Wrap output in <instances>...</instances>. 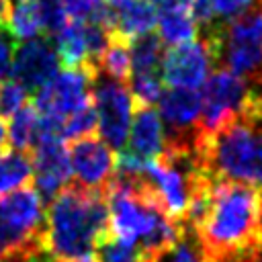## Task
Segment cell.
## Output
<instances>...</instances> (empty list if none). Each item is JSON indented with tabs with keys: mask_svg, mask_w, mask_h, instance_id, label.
<instances>
[{
	"mask_svg": "<svg viewBox=\"0 0 262 262\" xmlns=\"http://www.w3.org/2000/svg\"><path fill=\"white\" fill-rule=\"evenodd\" d=\"M211 262L262 244V190L237 182H213L211 203L196 229Z\"/></svg>",
	"mask_w": 262,
	"mask_h": 262,
	"instance_id": "obj_1",
	"label": "cell"
},
{
	"mask_svg": "<svg viewBox=\"0 0 262 262\" xmlns=\"http://www.w3.org/2000/svg\"><path fill=\"white\" fill-rule=\"evenodd\" d=\"M201 170L211 182L262 186V94L252 90L246 111L199 145Z\"/></svg>",
	"mask_w": 262,
	"mask_h": 262,
	"instance_id": "obj_2",
	"label": "cell"
},
{
	"mask_svg": "<svg viewBox=\"0 0 262 262\" xmlns=\"http://www.w3.org/2000/svg\"><path fill=\"white\" fill-rule=\"evenodd\" d=\"M111 233L108 205L102 192L68 184L49 203L45 215V246L61 262L90 256Z\"/></svg>",
	"mask_w": 262,
	"mask_h": 262,
	"instance_id": "obj_3",
	"label": "cell"
},
{
	"mask_svg": "<svg viewBox=\"0 0 262 262\" xmlns=\"http://www.w3.org/2000/svg\"><path fill=\"white\" fill-rule=\"evenodd\" d=\"M203 39L211 45L215 61L262 94V2L225 25L205 29Z\"/></svg>",
	"mask_w": 262,
	"mask_h": 262,
	"instance_id": "obj_4",
	"label": "cell"
},
{
	"mask_svg": "<svg viewBox=\"0 0 262 262\" xmlns=\"http://www.w3.org/2000/svg\"><path fill=\"white\" fill-rule=\"evenodd\" d=\"M37 244H45L43 201L27 184L0 196V256Z\"/></svg>",
	"mask_w": 262,
	"mask_h": 262,
	"instance_id": "obj_5",
	"label": "cell"
},
{
	"mask_svg": "<svg viewBox=\"0 0 262 262\" xmlns=\"http://www.w3.org/2000/svg\"><path fill=\"white\" fill-rule=\"evenodd\" d=\"M90 100L96 113V133L111 149H123L129 137L135 100L127 84L96 74Z\"/></svg>",
	"mask_w": 262,
	"mask_h": 262,
	"instance_id": "obj_6",
	"label": "cell"
},
{
	"mask_svg": "<svg viewBox=\"0 0 262 262\" xmlns=\"http://www.w3.org/2000/svg\"><path fill=\"white\" fill-rule=\"evenodd\" d=\"M252 88L227 70L213 72L201 92V117L199 131L203 137L217 133L231 121H235L248 106Z\"/></svg>",
	"mask_w": 262,
	"mask_h": 262,
	"instance_id": "obj_7",
	"label": "cell"
},
{
	"mask_svg": "<svg viewBox=\"0 0 262 262\" xmlns=\"http://www.w3.org/2000/svg\"><path fill=\"white\" fill-rule=\"evenodd\" d=\"M94 78L96 70L90 66L66 68L57 72L41 90L35 92L33 106L37 108L39 115L66 121L70 115L90 104Z\"/></svg>",
	"mask_w": 262,
	"mask_h": 262,
	"instance_id": "obj_8",
	"label": "cell"
},
{
	"mask_svg": "<svg viewBox=\"0 0 262 262\" xmlns=\"http://www.w3.org/2000/svg\"><path fill=\"white\" fill-rule=\"evenodd\" d=\"M213 63L215 55L205 39L188 41L166 51L162 57V80L170 88L196 90L207 82Z\"/></svg>",
	"mask_w": 262,
	"mask_h": 262,
	"instance_id": "obj_9",
	"label": "cell"
},
{
	"mask_svg": "<svg viewBox=\"0 0 262 262\" xmlns=\"http://www.w3.org/2000/svg\"><path fill=\"white\" fill-rule=\"evenodd\" d=\"M68 154H70V168L76 176L78 186L86 190L102 192V188L115 174L117 154L96 133L74 139Z\"/></svg>",
	"mask_w": 262,
	"mask_h": 262,
	"instance_id": "obj_10",
	"label": "cell"
},
{
	"mask_svg": "<svg viewBox=\"0 0 262 262\" xmlns=\"http://www.w3.org/2000/svg\"><path fill=\"white\" fill-rule=\"evenodd\" d=\"M33 162V188L41 201L51 203L53 196L70 184V154L59 137H45L29 151Z\"/></svg>",
	"mask_w": 262,
	"mask_h": 262,
	"instance_id": "obj_11",
	"label": "cell"
},
{
	"mask_svg": "<svg viewBox=\"0 0 262 262\" xmlns=\"http://www.w3.org/2000/svg\"><path fill=\"white\" fill-rule=\"evenodd\" d=\"M57 72H59V59L51 41L37 37L18 43L10 74L12 80L27 90V94L29 92L35 94L37 90H41Z\"/></svg>",
	"mask_w": 262,
	"mask_h": 262,
	"instance_id": "obj_12",
	"label": "cell"
},
{
	"mask_svg": "<svg viewBox=\"0 0 262 262\" xmlns=\"http://www.w3.org/2000/svg\"><path fill=\"white\" fill-rule=\"evenodd\" d=\"M127 151L143 162H151L164 151V125L151 106L135 104L127 137Z\"/></svg>",
	"mask_w": 262,
	"mask_h": 262,
	"instance_id": "obj_13",
	"label": "cell"
},
{
	"mask_svg": "<svg viewBox=\"0 0 262 262\" xmlns=\"http://www.w3.org/2000/svg\"><path fill=\"white\" fill-rule=\"evenodd\" d=\"M158 23V8L147 0H131L125 6L117 8L115 35L131 41L139 35L151 33Z\"/></svg>",
	"mask_w": 262,
	"mask_h": 262,
	"instance_id": "obj_14",
	"label": "cell"
},
{
	"mask_svg": "<svg viewBox=\"0 0 262 262\" xmlns=\"http://www.w3.org/2000/svg\"><path fill=\"white\" fill-rule=\"evenodd\" d=\"M158 37L162 43L172 47L194 41L199 35V25L188 12V8H164L158 12Z\"/></svg>",
	"mask_w": 262,
	"mask_h": 262,
	"instance_id": "obj_15",
	"label": "cell"
},
{
	"mask_svg": "<svg viewBox=\"0 0 262 262\" xmlns=\"http://www.w3.org/2000/svg\"><path fill=\"white\" fill-rule=\"evenodd\" d=\"M55 41V53L57 59L66 68H82L90 66L88 61V51H86V39H84V23L82 20H72L68 23L59 33L53 35ZM92 68V66H90Z\"/></svg>",
	"mask_w": 262,
	"mask_h": 262,
	"instance_id": "obj_16",
	"label": "cell"
},
{
	"mask_svg": "<svg viewBox=\"0 0 262 262\" xmlns=\"http://www.w3.org/2000/svg\"><path fill=\"white\" fill-rule=\"evenodd\" d=\"M39 139V113L33 102H27L18 108L8 123L6 141L14 151H31Z\"/></svg>",
	"mask_w": 262,
	"mask_h": 262,
	"instance_id": "obj_17",
	"label": "cell"
},
{
	"mask_svg": "<svg viewBox=\"0 0 262 262\" xmlns=\"http://www.w3.org/2000/svg\"><path fill=\"white\" fill-rule=\"evenodd\" d=\"M4 25L16 41L37 39L39 33L43 31L39 12L33 0H8V12H6Z\"/></svg>",
	"mask_w": 262,
	"mask_h": 262,
	"instance_id": "obj_18",
	"label": "cell"
},
{
	"mask_svg": "<svg viewBox=\"0 0 262 262\" xmlns=\"http://www.w3.org/2000/svg\"><path fill=\"white\" fill-rule=\"evenodd\" d=\"M96 72L111 78V80H117V82H123L127 84L131 80V53H129V41L119 37V35H113L106 49L102 51L98 63H96Z\"/></svg>",
	"mask_w": 262,
	"mask_h": 262,
	"instance_id": "obj_19",
	"label": "cell"
},
{
	"mask_svg": "<svg viewBox=\"0 0 262 262\" xmlns=\"http://www.w3.org/2000/svg\"><path fill=\"white\" fill-rule=\"evenodd\" d=\"M31 178H33L31 154L6 149L0 156V196H4V192L8 190L27 186Z\"/></svg>",
	"mask_w": 262,
	"mask_h": 262,
	"instance_id": "obj_20",
	"label": "cell"
},
{
	"mask_svg": "<svg viewBox=\"0 0 262 262\" xmlns=\"http://www.w3.org/2000/svg\"><path fill=\"white\" fill-rule=\"evenodd\" d=\"M129 53H131V76L133 74H147L158 72V66L162 63V41L154 33L139 35L129 41Z\"/></svg>",
	"mask_w": 262,
	"mask_h": 262,
	"instance_id": "obj_21",
	"label": "cell"
},
{
	"mask_svg": "<svg viewBox=\"0 0 262 262\" xmlns=\"http://www.w3.org/2000/svg\"><path fill=\"white\" fill-rule=\"evenodd\" d=\"M154 262H211V260L201 244L199 233L184 225L180 237L168 250H164Z\"/></svg>",
	"mask_w": 262,
	"mask_h": 262,
	"instance_id": "obj_22",
	"label": "cell"
},
{
	"mask_svg": "<svg viewBox=\"0 0 262 262\" xmlns=\"http://www.w3.org/2000/svg\"><path fill=\"white\" fill-rule=\"evenodd\" d=\"M96 260L98 262H143V254L137 246L127 244L113 233L102 237L96 244Z\"/></svg>",
	"mask_w": 262,
	"mask_h": 262,
	"instance_id": "obj_23",
	"label": "cell"
},
{
	"mask_svg": "<svg viewBox=\"0 0 262 262\" xmlns=\"http://www.w3.org/2000/svg\"><path fill=\"white\" fill-rule=\"evenodd\" d=\"M127 86L133 94L135 104H141V106H151L154 102L160 100V96L164 92V80L158 72L133 74Z\"/></svg>",
	"mask_w": 262,
	"mask_h": 262,
	"instance_id": "obj_24",
	"label": "cell"
},
{
	"mask_svg": "<svg viewBox=\"0 0 262 262\" xmlns=\"http://www.w3.org/2000/svg\"><path fill=\"white\" fill-rule=\"evenodd\" d=\"M94 133H96V113H94L92 100L84 108L70 115L61 127V139H72V141L86 135H94Z\"/></svg>",
	"mask_w": 262,
	"mask_h": 262,
	"instance_id": "obj_25",
	"label": "cell"
},
{
	"mask_svg": "<svg viewBox=\"0 0 262 262\" xmlns=\"http://www.w3.org/2000/svg\"><path fill=\"white\" fill-rule=\"evenodd\" d=\"M39 12V20H41V29L53 37L55 33H59L66 25H68V14L63 10L61 0H33Z\"/></svg>",
	"mask_w": 262,
	"mask_h": 262,
	"instance_id": "obj_26",
	"label": "cell"
},
{
	"mask_svg": "<svg viewBox=\"0 0 262 262\" xmlns=\"http://www.w3.org/2000/svg\"><path fill=\"white\" fill-rule=\"evenodd\" d=\"M25 104H27V90L14 80H2L0 82V119L12 117Z\"/></svg>",
	"mask_w": 262,
	"mask_h": 262,
	"instance_id": "obj_27",
	"label": "cell"
},
{
	"mask_svg": "<svg viewBox=\"0 0 262 262\" xmlns=\"http://www.w3.org/2000/svg\"><path fill=\"white\" fill-rule=\"evenodd\" d=\"M262 0H213V14H215V25H225L250 8L258 6Z\"/></svg>",
	"mask_w": 262,
	"mask_h": 262,
	"instance_id": "obj_28",
	"label": "cell"
},
{
	"mask_svg": "<svg viewBox=\"0 0 262 262\" xmlns=\"http://www.w3.org/2000/svg\"><path fill=\"white\" fill-rule=\"evenodd\" d=\"M0 262H61V260H57L47 250L45 244H37V246H29V248H23V250L2 254Z\"/></svg>",
	"mask_w": 262,
	"mask_h": 262,
	"instance_id": "obj_29",
	"label": "cell"
},
{
	"mask_svg": "<svg viewBox=\"0 0 262 262\" xmlns=\"http://www.w3.org/2000/svg\"><path fill=\"white\" fill-rule=\"evenodd\" d=\"M16 47H18V41L12 37V33L6 29V25H0V82L6 80V76L12 70Z\"/></svg>",
	"mask_w": 262,
	"mask_h": 262,
	"instance_id": "obj_30",
	"label": "cell"
},
{
	"mask_svg": "<svg viewBox=\"0 0 262 262\" xmlns=\"http://www.w3.org/2000/svg\"><path fill=\"white\" fill-rule=\"evenodd\" d=\"M100 2L102 0H61L66 14L74 16V20H86Z\"/></svg>",
	"mask_w": 262,
	"mask_h": 262,
	"instance_id": "obj_31",
	"label": "cell"
},
{
	"mask_svg": "<svg viewBox=\"0 0 262 262\" xmlns=\"http://www.w3.org/2000/svg\"><path fill=\"white\" fill-rule=\"evenodd\" d=\"M160 4L164 8H188L190 0H162Z\"/></svg>",
	"mask_w": 262,
	"mask_h": 262,
	"instance_id": "obj_32",
	"label": "cell"
},
{
	"mask_svg": "<svg viewBox=\"0 0 262 262\" xmlns=\"http://www.w3.org/2000/svg\"><path fill=\"white\" fill-rule=\"evenodd\" d=\"M8 147V141H6V127H4V121L0 119V156L6 151Z\"/></svg>",
	"mask_w": 262,
	"mask_h": 262,
	"instance_id": "obj_33",
	"label": "cell"
},
{
	"mask_svg": "<svg viewBox=\"0 0 262 262\" xmlns=\"http://www.w3.org/2000/svg\"><path fill=\"white\" fill-rule=\"evenodd\" d=\"M252 260H254V262H262V244L252 250Z\"/></svg>",
	"mask_w": 262,
	"mask_h": 262,
	"instance_id": "obj_34",
	"label": "cell"
},
{
	"mask_svg": "<svg viewBox=\"0 0 262 262\" xmlns=\"http://www.w3.org/2000/svg\"><path fill=\"white\" fill-rule=\"evenodd\" d=\"M111 6H115V8H121V6H125L127 2H131V0H106Z\"/></svg>",
	"mask_w": 262,
	"mask_h": 262,
	"instance_id": "obj_35",
	"label": "cell"
},
{
	"mask_svg": "<svg viewBox=\"0 0 262 262\" xmlns=\"http://www.w3.org/2000/svg\"><path fill=\"white\" fill-rule=\"evenodd\" d=\"M68 262H98V260L92 256H84V258H76V260H68Z\"/></svg>",
	"mask_w": 262,
	"mask_h": 262,
	"instance_id": "obj_36",
	"label": "cell"
},
{
	"mask_svg": "<svg viewBox=\"0 0 262 262\" xmlns=\"http://www.w3.org/2000/svg\"><path fill=\"white\" fill-rule=\"evenodd\" d=\"M147 2H151V4H160L162 0H147Z\"/></svg>",
	"mask_w": 262,
	"mask_h": 262,
	"instance_id": "obj_37",
	"label": "cell"
}]
</instances>
